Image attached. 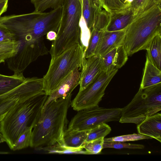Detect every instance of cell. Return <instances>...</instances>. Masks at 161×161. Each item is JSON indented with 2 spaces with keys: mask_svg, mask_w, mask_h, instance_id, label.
<instances>
[{
  "mask_svg": "<svg viewBox=\"0 0 161 161\" xmlns=\"http://www.w3.org/2000/svg\"><path fill=\"white\" fill-rule=\"evenodd\" d=\"M19 88L16 87L11 91L0 95V104L15 95L18 91Z\"/></svg>",
  "mask_w": 161,
  "mask_h": 161,
  "instance_id": "cell-37",
  "label": "cell"
},
{
  "mask_svg": "<svg viewBox=\"0 0 161 161\" xmlns=\"http://www.w3.org/2000/svg\"><path fill=\"white\" fill-rule=\"evenodd\" d=\"M90 130H77L67 128L64 134V145L75 148L81 147L85 143Z\"/></svg>",
  "mask_w": 161,
  "mask_h": 161,
  "instance_id": "cell-19",
  "label": "cell"
},
{
  "mask_svg": "<svg viewBox=\"0 0 161 161\" xmlns=\"http://www.w3.org/2000/svg\"><path fill=\"white\" fill-rule=\"evenodd\" d=\"M153 3V0H133L130 7L132 8L135 16L139 12L144 11Z\"/></svg>",
  "mask_w": 161,
  "mask_h": 161,
  "instance_id": "cell-35",
  "label": "cell"
},
{
  "mask_svg": "<svg viewBox=\"0 0 161 161\" xmlns=\"http://www.w3.org/2000/svg\"><path fill=\"white\" fill-rule=\"evenodd\" d=\"M72 96L71 94L43 106L32 130L31 147L40 150L56 144L64 145V134L68 128L67 114Z\"/></svg>",
  "mask_w": 161,
  "mask_h": 161,
  "instance_id": "cell-1",
  "label": "cell"
},
{
  "mask_svg": "<svg viewBox=\"0 0 161 161\" xmlns=\"http://www.w3.org/2000/svg\"><path fill=\"white\" fill-rule=\"evenodd\" d=\"M8 0L0 3V17L1 15L5 12L8 8Z\"/></svg>",
  "mask_w": 161,
  "mask_h": 161,
  "instance_id": "cell-38",
  "label": "cell"
},
{
  "mask_svg": "<svg viewBox=\"0 0 161 161\" xmlns=\"http://www.w3.org/2000/svg\"><path fill=\"white\" fill-rule=\"evenodd\" d=\"M86 51L79 43L57 57L51 58L43 78L44 91L48 95L60 82L76 68H82Z\"/></svg>",
  "mask_w": 161,
  "mask_h": 161,
  "instance_id": "cell-7",
  "label": "cell"
},
{
  "mask_svg": "<svg viewBox=\"0 0 161 161\" xmlns=\"http://www.w3.org/2000/svg\"><path fill=\"white\" fill-rule=\"evenodd\" d=\"M146 50L149 60L161 70V34L157 35L152 39Z\"/></svg>",
  "mask_w": 161,
  "mask_h": 161,
  "instance_id": "cell-20",
  "label": "cell"
},
{
  "mask_svg": "<svg viewBox=\"0 0 161 161\" xmlns=\"http://www.w3.org/2000/svg\"><path fill=\"white\" fill-rule=\"evenodd\" d=\"M81 68L79 91L83 90L93 82L102 71L101 58L95 55L85 58Z\"/></svg>",
  "mask_w": 161,
  "mask_h": 161,
  "instance_id": "cell-13",
  "label": "cell"
},
{
  "mask_svg": "<svg viewBox=\"0 0 161 161\" xmlns=\"http://www.w3.org/2000/svg\"><path fill=\"white\" fill-rule=\"evenodd\" d=\"M5 142L4 138L2 134L0 132V144Z\"/></svg>",
  "mask_w": 161,
  "mask_h": 161,
  "instance_id": "cell-41",
  "label": "cell"
},
{
  "mask_svg": "<svg viewBox=\"0 0 161 161\" xmlns=\"http://www.w3.org/2000/svg\"><path fill=\"white\" fill-rule=\"evenodd\" d=\"M122 108H106L97 106L78 111L71 120L67 128L90 130L100 124L119 121Z\"/></svg>",
  "mask_w": 161,
  "mask_h": 161,
  "instance_id": "cell-8",
  "label": "cell"
},
{
  "mask_svg": "<svg viewBox=\"0 0 161 161\" xmlns=\"http://www.w3.org/2000/svg\"><path fill=\"white\" fill-rule=\"evenodd\" d=\"M160 83L161 70L156 67L146 55V61L139 88H144Z\"/></svg>",
  "mask_w": 161,
  "mask_h": 161,
  "instance_id": "cell-17",
  "label": "cell"
},
{
  "mask_svg": "<svg viewBox=\"0 0 161 161\" xmlns=\"http://www.w3.org/2000/svg\"><path fill=\"white\" fill-rule=\"evenodd\" d=\"M110 17V13L103 8L97 9L93 28L101 31H106L109 23Z\"/></svg>",
  "mask_w": 161,
  "mask_h": 161,
  "instance_id": "cell-27",
  "label": "cell"
},
{
  "mask_svg": "<svg viewBox=\"0 0 161 161\" xmlns=\"http://www.w3.org/2000/svg\"><path fill=\"white\" fill-rule=\"evenodd\" d=\"M64 0H31L35 8L34 11L43 12L46 9H53L62 6Z\"/></svg>",
  "mask_w": 161,
  "mask_h": 161,
  "instance_id": "cell-28",
  "label": "cell"
},
{
  "mask_svg": "<svg viewBox=\"0 0 161 161\" xmlns=\"http://www.w3.org/2000/svg\"><path fill=\"white\" fill-rule=\"evenodd\" d=\"M76 68L65 77L48 96L43 106L52 101L64 97L71 94L73 90L79 84L80 72Z\"/></svg>",
  "mask_w": 161,
  "mask_h": 161,
  "instance_id": "cell-11",
  "label": "cell"
},
{
  "mask_svg": "<svg viewBox=\"0 0 161 161\" xmlns=\"http://www.w3.org/2000/svg\"><path fill=\"white\" fill-rule=\"evenodd\" d=\"M110 14V19L106 31H110L126 29L134 16L130 7L124 10Z\"/></svg>",
  "mask_w": 161,
  "mask_h": 161,
  "instance_id": "cell-16",
  "label": "cell"
},
{
  "mask_svg": "<svg viewBox=\"0 0 161 161\" xmlns=\"http://www.w3.org/2000/svg\"><path fill=\"white\" fill-rule=\"evenodd\" d=\"M103 149L107 148H111L117 149L122 148L142 149L144 148L143 145L139 144H131L120 142H104Z\"/></svg>",
  "mask_w": 161,
  "mask_h": 161,
  "instance_id": "cell-34",
  "label": "cell"
},
{
  "mask_svg": "<svg viewBox=\"0 0 161 161\" xmlns=\"http://www.w3.org/2000/svg\"><path fill=\"white\" fill-rule=\"evenodd\" d=\"M62 7L57 37L52 42L49 52L52 58L58 56L80 43L82 4L79 0H64Z\"/></svg>",
  "mask_w": 161,
  "mask_h": 161,
  "instance_id": "cell-5",
  "label": "cell"
},
{
  "mask_svg": "<svg viewBox=\"0 0 161 161\" xmlns=\"http://www.w3.org/2000/svg\"><path fill=\"white\" fill-rule=\"evenodd\" d=\"M137 129L139 134L154 138L161 142V114L157 113L147 117Z\"/></svg>",
  "mask_w": 161,
  "mask_h": 161,
  "instance_id": "cell-15",
  "label": "cell"
},
{
  "mask_svg": "<svg viewBox=\"0 0 161 161\" xmlns=\"http://www.w3.org/2000/svg\"><path fill=\"white\" fill-rule=\"evenodd\" d=\"M80 41L81 44L86 51L88 45L91 31L87 27L85 20L82 15L80 21Z\"/></svg>",
  "mask_w": 161,
  "mask_h": 161,
  "instance_id": "cell-33",
  "label": "cell"
},
{
  "mask_svg": "<svg viewBox=\"0 0 161 161\" xmlns=\"http://www.w3.org/2000/svg\"><path fill=\"white\" fill-rule=\"evenodd\" d=\"M15 40H17L15 36L0 23V43Z\"/></svg>",
  "mask_w": 161,
  "mask_h": 161,
  "instance_id": "cell-36",
  "label": "cell"
},
{
  "mask_svg": "<svg viewBox=\"0 0 161 161\" xmlns=\"http://www.w3.org/2000/svg\"><path fill=\"white\" fill-rule=\"evenodd\" d=\"M111 130V127L106 123L100 124L90 130L84 144L101 137L104 138Z\"/></svg>",
  "mask_w": 161,
  "mask_h": 161,
  "instance_id": "cell-26",
  "label": "cell"
},
{
  "mask_svg": "<svg viewBox=\"0 0 161 161\" xmlns=\"http://www.w3.org/2000/svg\"><path fill=\"white\" fill-rule=\"evenodd\" d=\"M101 31L93 28L92 29L88 45L85 54V58H87L95 55Z\"/></svg>",
  "mask_w": 161,
  "mask_h": 161,
  "instance_id": "cell-30",
  "label": "cell"
},
{
  "mask_svg": "<svg viewBox=\"0 0 161 161\" xmlns=\"http://www.w3.org/2000/svg\"><path fill=\"white\" fill-rule=\"evenodd\" d=\"M133 0H101L103 8L109 13L124 10L130 6Z\"/></svg>",
  "mask_w": 161,
  "mask_h": 161,
  "instance_id": "cell-25",
  "label": "cell"
},
{
  "mask_svg": "<svg viewBox=\"0 0 161 161\" xmlns=\"http://www.w3.org/2000/svg\"><path fill=\"white\" fill-rule=\"evenodd\" d=\"M25 79L23 73H14V75H6L0 74V95L19 86Z\"/></svg>",
  "mask_w": 161,
  "mask_h": 161,
  "instance_id": "cell-21",
  "label": "cell"
},
{
  "mask_svg": "<svg viewBox=\"0 0 161 161\" xmlns=\"http://www.w3.org/2000/svg\"><path fill=\"white\" fill-rule=\"evenodd\" d=\"M21 45L19 40H15L0 43V59L5 61L14 56Z\"/></svg>",
  "mask_w": 161,
  "mask_h": 161,
  "instance_id": "cell-22",
  "label": "cell"
},
{
  "mask_svg": "<svg viewBox=\"0 0 161 161\" xmlns=\"http://www.w3.org/2000/svg\"><path fill=\"white\" fill-rule=\"evenodd\" d=\"M92 2L97 9L103 8V6L101 0H92Z\"/></svg>",
  "mask_w": 161,
  "mask_h": 161,
  "instance_id": "cell-40",
  "label": "cell"
},
{
  "mask_svg": "<svg viewBox=\"0 0 161 161\" xmlns=\"http://www.w3.org/2000/svg\"><path fill=\"white\" fill-rule=\"evenodd\" d=\"M158 34H161V3H153L134 16L125 29L123 46L128 56L146 50Z\"/></svg>",
  "mask_w": 161,
  "mask_h": 161,
  "instance_id": "cell-4",
  "label": "cell"
},
{
  "mask_svg": "<svg viewBox=\"0 0 161 161\" xmlns=\"http://www.w3.org/2000/svg\"><path fill=\"white\" fill-rule=\"evenodd\" d=\"M57 32L53 31H50L46 34V38L52 41L55 40L57 37Z\"/></svg>",
  "mask_w": 161,
  "mask_h": 161,
  "instance_id": "cell-39",
  "label": "cell"
},
{
  "mask_svg": "<svg viewBox=\"0 0 161 161\" xmlns=\"http://www.w3.org/2000/svg\"><path fill=\"white\" fill-rule=\"evenodd\" d=\"M80 2V3H81L82 4V0H79Z\"/></svg>",
  "mask_w": 161,
  "mask_h": 161,
  "instance_id": "cell-45",
  "label": "cell"
},
{
  "mask_svg": "<svg viewBox=\"0 0 161 161\" xmlns=\"http://www.w3.org/2000/svg\"><path fill=\"white\" fill-rule=\"evenodd\" d=\"M104 137H101L87 142L83 145L86 154H100L103 149Z\"/></svg>",
  "mask_w": 161,
  "mask_h": 161,
  "instance_id": "cell-31",
  "label": "cell"
},
{
  "mask_svg": "<svg viewBox=\"0 0 161 161\" xmlns=\"http://www.w3.org/2000/svg\"><path fill=\"white\" fill-rule=\"evenodd\" d=\"M31 97L29 88L25 84L20 85L18 92L0 104V126L3 119L9 111L20 100H26Z\"/></svg>",
  "mask_w": 161,
  "mask_h": 161,
  "instance_id": "cell-18",
  "label": "cell"
},
{
  "mask_svg": "<svg viewBox=\"0 0 161 161\" xmlns=\"http://www.w3.org/2000/svg\"><path fill=\"white\" fill-rule=\"evenodd\" d=\"M125 33V29L116 31H101L95 55L101 57L114 49L123 45Z\"/></svg>",
  "mask_w": 161,
  "mask_h": 161,
  "instance_id": "cell-12",
  "label": "cell"
},
{
  "mask_svg": "<svg viewBox=\"0 0 161 161\" xmlns=\"http://www.w3.org/2000/svg\"><path fill=\"white\" fill-rule=\"evenodd\" d=\"M48 96L43 91L28 99L20 100L6 115L1 123L0 132L11 150L22 132L34 127Z\"/></svg>",
  "mask_w": 161,
  "mask_h": 161,
  "instance_id": "cell-3",
  "label": "cell"
},
{
  "mask_svg": "<svg viewBox=\"0 0 161 161\" xmlns=\"http://www.w3.org/2000/svg\"><path fill=\"white\" fill-rule=\"evenodd\" d=\"M33 128V127H31L21 134L15 142L12 150H19L30 146Z\"/></svg>",
  "mask_w": 161,
  "mask_h": 161,
  "instance_id": "cell-29",
  "label": "cell"
},
{
  "mask_svg": "<svg viewBox=\"0 0 161 161\" xmlns=\"http://www.w3.org/2000/svg\"><path fill=\"white\" fill-rule=\"evenodd\" d=\"M97 9L92 0H82V15L90 30L94 26Z\"/></svg>",
  "mask_w": 161,
  "mask_h": 161,
  "instance_id": "cell-23",
  "label": "cell"
},
{
  "mask_svg": "<svg viewBox=\"0 0 161 161\" xmlns=\"http://www.w3.org/2000/svg\"><path fill=\"white\" fill-rule=\"evenodd\" d=\"M128 57L123 45L114 49L100 57L102 70L109 72L118 70L125 64Z\"/></svg>",
  "mask_w": 161,
  "mask_h": 161,
  "instance_id": "cell-14",
  "label": "cell"
},
{
  "mask_svg": "<svg viewBox=\"0 0 161 161\" xmlns=\"http://www.w3.org/2000/svg\"><path fill=\"white\" fill-rule=\"evenodd\" d=\"M49 52L45 44L21 42L17 53L6 60L8 67L14 73H23L31 63Z\"/></svg>",
  "mask_w": 161,
  "mask_h": 161,
  "instance_id": "cell-10",
  "label": "cell"
},
{
  "mask_svg": "<svg viewBox=\"0 0 161 161\" xmlns=\"http://www.w3.org/2000/svg\"><path fill=\"white\" fill-rule=\"evenodd\" d=\"M161 110V83L139 88L131 102L122 108L121 123L140 124Z\"/></svg>",
  "mask_w": 161,
  "mask_h": 161,
  "instance_id": "cell-6",
  "label": "cell"
},
{
  "mask_svg": "<svg viewBox=\"0 0 161 161\" xmlns=\"http://www.w3.org/2000/svg\"><path fill=\"white\" fill-rule=\"evenodd\" d=\"M4 61H5L3 60H1V59H0V64H1L2 63L4 62Z\"/></svg>",
  "mask_w": 161,
  "mask_h": 161,
  "instance_id": "cell-43",
  "label": "cell"
},
{
  "mask_svg": "<svg viewBox=\"0 0 161 161\" xmlns=\"http://www.w3.org/2000/svg\"><path fill=\"white\" fill-rule=\"evenodd\" d=\"M153 138L152 137L141 135L134 133L132 134L122 135L114 137L104 138V142H125L133 141L145 139Z\"/></svg>",
  "mask_w": 161,
  "mask_h": 161,
  "instance_id": "cell-32",
  "label": "cell"
},
{
  "mask_svg": "<svg viewBox=\"0 0 161 161\" xmlns=\"http://www.w3.org/2000/svg\"><path fill=\"white\" fill-rule=\"evenodd\" d=\"M8 153L7 152H0V154H8Z\"/></svg>",
  "mask_w": 161,
  "mask_h": 161,
  "instance_id": "cell-42",
  "label": "cell"
},
{
  "mask_svg": "<svg viewBox=\"0 0 161 161\" xmlns=\"http://www.w3.org/2000/svg\"><path fill=\"white\" fill-rule=\"evenodd\" d=\"M60 6L48 12L32 13L0 17V23L24 43L45 44L43 36L49 31L57 33L61 19Z\"/></svg>",
  "mask_w": 161,
  "mask_h": 161,
  "instance_id": "cell-2",
  "label": "cell"
},
{
  "mask_svg": "<svg viewBox=\"0 0 161 161\" xmlns=\"http://www.w3.org/2000/svg\"><path fill=\"white\" fill-rule=\"evenodd\" d=\"M7 0H0V3L2 2H4V1H6Z\"/></svg>",
  "mask_w": 161,
  "mask_h": 161,
  "instance_id": "cell-44",
  "label": "cell"
},
{
  "mask_svg": "<svg viewBox=\"0 0 161 161\" xmlns=\"http://www.w3.org/2000/svg\"><path fill=\"white\" fill-rule=\"evenodd\" d=\"M84 149L82 145L80 147L75 148L68 147L65 145L56 144L42 148L40 150L50 154H86V152Z\"/></svg>",
  "mask_w": 161,
  "mask_h": 161,
  "instance_id": "cell-24",
  "label": "cell"
},
{
  "mask_svg": "<svg viewBox=\"0 0 161 161\" xmlns=\"http://www.w3.org/2000/svg\"><path fill=\"white\" fill-rule=\"evenodd\" d=\"M118 69L109 72L103 70L96 79L79 92L72 101L71 106L79 110L98 105L105 94V89Z\"/></svg>",
  "mask_w": 161,
  "mask_h": 161,
  "instance_id": "cell-9",
  "label": "cell"
}]
</instances>
